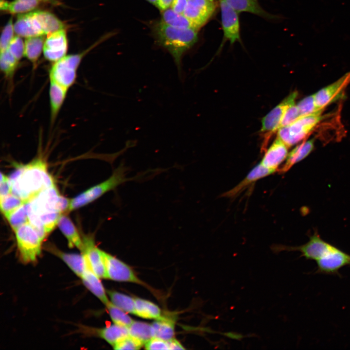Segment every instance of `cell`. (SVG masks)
<instances>
[{
    "label": "cell",
    "instance_id": "obj_11",
    "mask_svg": "<svg viewBox=\"0 0 350 350\" xmlns=\"http://www.w3.org/2000/svg\"><path fill=\"white\" fill-rule=\"evenodd\" d=\"M216 8L214 0H188L183 13L192 28L198 30L209 20Z\"/></svg>",
    "mask_w": 350,
    "mask_h": 350
},
{
    "label": "cell",
    "instance_id": "obj_36",
    "mask_svg": "<svg viewBox=\"0 0 350 350\" xmlns=\"http://www.w3.org/2000/svg\"><path fill=\"white\" fill-rule=\"evenodd\" d=\"M6 218L14 231L20 226L29 222L26 203H24L12 211Z\"/></svg>",
    "mask_w": 350,
    "mask_h": 350
},
{
    "label": "cell",
    "instance_id": "obj_4",
    "mask_svg": "<svg viewBox=\"0 0 350 350\" xmlns=\"http://www.w3.org/2000/svg\"><path fill=\"white\" fill-rule=\"evenodd\" d=\"M29 222L54 212L68 210L70 200L61 196L55 185L46 188L26 202Z\"/></svg>",
    "mask_w": 350,
    "mask_h": 350
},
{
    "label": "cell",
    "instance_id": "obj_16",
    "mask_svg": "<svg viewBox=\"0 0 350 350\" xmlns=\"http://www.w3.org/2000/svg\"><path fill=\"white\" fill-rule=\"evenodd\" d=\"M82 240L81 252L90 268L100 278L107 279L103 251L95 245L93 237L85 236Z\"/></svg>",
    "mask_w": 350,
    "mask_h": 350
},
{
    "label": "cell",
    "instance_id": "obj_10",
    "mask_svg": "<svg viewBox=\"0 0 350 350\" xmlns=\"http://www.w3.org/2000/svg\"><path fill=\"white\" fill-rule=\"evenodd\" d=\"M337 248L323 240L317 233L315 232L310 237L309 241L304 245L297 246L276 245L273 249L277 252L298 251L301 253V256L306 259L316 262L327 256Z\"/></svg>",
    "mask_w": 350,
    "mask_h": 350
},
{
    "label": "cell",
    "instance_id": "obj_51",
    "mask_svg": "<svg viewBox=\"0 0 350 350\" xmlns=\"http://www.w3.org/2000/svg\"></svg>",
    "mask_w": 350,
    "mask_h": 350
},
{
    "label": "cell",
    "instance_id": "obj_13",
    "mask_svg": "<svg viewBox=\"0 0 350 350\" xmlns=\"http://www.w3.org/2000/svg\"><path fill=\"white\" fill-rule=\"evenodd\" d=\"M222 28L224 39L231 44L241 42L238 12L225 0H220Z\"/></svg>",
    "mask_w": 350,
    "mask_h": 350
},
{
    "label": "cell",
    "instance_id": "obj_40",
    "mask_svg": "<svg viewBox=\"0 0 350 350\" xmlns=\"http://www.w3.org/2000/svg\"><path fill=\"white\" fill-rule=\"evenodd\" d=\"M143 344L140 341L128 335L118 342L114 346L115 350H139Z\"/></svg>",
    "mask_w": 350,
    "mask_h": 350
},
{
    "label": "cell",
    "instance_id": "obj_39",
    "mask_svg": "<svg viewBox=\"0 0 350 350\" xmlns=\"http://www.w3.org/2000/svg\"><path fill=\"white\" fill-rule=\"evenodd\" d=\"M15 31L12 18H11L3 28L0 39V52L6 50L13 38Z\"/></svg>",
    "mask_w": 350,
    "mask_h": 350
},
{
    "label": "cell",
    "instance_id": "obj_22",
    "mask_svg": "<svg viewBox=\"0 0 350 350\" xmlns=\"http://www.w3.org/2000/svg\"><path fill=\"white\" fill-rule=\"evenodd\" d=\"M69 89L50 81L49 96L51 124L54 122L66 98Z\"/></svg>",
    "mask_w": 350,
    "mask_h": 350
},
{
    "label": "cell",
    "instance_id": "obj_44",
    "mask_svg": "<svg viewBox=\"0 0 350 350\" xmlns=\"http://www.w3.org/2000/svg\"><path fill=\"white\" fill-rule=\"evenodd\" d=\"M12 193V187L9 178L6 175L0 174V197Z\"/></svg>",
    "mask_w": 350,
    "mask_h": 350
},
{
    "label": "cell",
    "instance_id": "obj_17",
    "mask_svg": "<svg viewBox=\"0 0 350 350\" xmlns=\"http://www.w3.org/2000/svg\"><path fill=\"white\" fill-rule=\"evenodd\" d=\"M316 273L338 274L342 267L350 265V255L337 248L327 256L316 261Z\"/></svg>",
    "mask_w": 350,
    "mask_h": 350
},
{
    "label": "cell",
    "instance_id": "obj_14",
    "mask_svg": "<svg viewBox=\"0 0 350 350\" xmlns=\"http://www.w3.org/2000/svg\"><path fill=\"white\" fill-rule=\"evenodd\" d=\"M350 83V71L314 94L317 108L320 110L323 109L330 104L342 98L345 88Z\"/></svg>",
    "mask_w": 350,
    "mask_h": 350
},
{
    "label": "cell",
    "instance_id": "obj_43",
    "mask_svg": "<svg viewBox=\"0 0 350 350\" xmlns=\"http://www.w3.org/2000/svg\"><path fill=\"white\" fill-rule=\"evenodd\" d=\"M146 350H169L168 341L153 337L144 344Z\"/></svg>",
    "mask_w": 350,
    "mask_h": 350
},
{
    "label": "cell",
    "instance_id": "obj_35",
    "mask_svg": "<svg viewBox=\"0 0 350 350\" xmlns=\"http://www.w3.org/2000/svg\"><path fill=\"white\" fill-rule=\"evenodd\" d=\"M105 306L114 324L128 327L134 321L127 313L116 307L110 301Z\"/></svg>",
    "mask_w": 350,
    "mask_h": 350
},
{
    "label": "cell",
    "instance_id": "obj_49",
    "mask_svg": "<svg viewBox=\"0 0 350 350\" xmlns=\"http://www.w3.org/2000/svg\"><path fill=\"white\" fill-rule=\"evenodd\" d=\"M146 0L148 1V2H149L150 3H152V4L155 5V6L156 5L157 0Z\"/></svg>",
    "mask_w": 350,
    "mask_h": 350
},
{
    "label": "cell",
    "instance_id": "obj_12",
    "mask_svg": "<svg viewBox=\"0 0 350 350\" xmlns=\"http://www.w3.org/2000/svg\"><path fill=\"white\" fill-rule=\"evenodd\" d=\"M107 279L120 282L144 285L133 269L126 263L103 251Z\"/></svg>",
    "mask_w": 350,
    "mask_h": 350
},
{
    "label": "cell",
    "instance_id": "obj_25",
    "mask_svg": "<svg viewBox=\"0 0 350 350\" xmlns=\"http://www.w3.org/2000/svg\"><path fill=\"white\" fill-rule=\"evenodd\" d=\"M237 12H248L261 17L273 19L276 18L264 10L257 0H225Z\"/></svg>",
    "mask_w": 350,
    "mask_h": 350
},
{
    "label": "cell",
    "instance_id": "obj_20",
    "mask_svg": "<svg viewBox=\"0 0 350 350\" xmlns=\"http://www.w3.org/2000/svg\"><path fill=\"white\" fill-rule=\"evenodd\" d=\"M47 249L62 259L70 269L80 278L89 266L85 256L82 253L79 254L65 253L51 245L48 246Z\"/></svg>",
    "mask_w": 350,
    "mask_h": 350
},
{
    "label": "cell",
    "instance_id": "obj_47",
    "mask_svg": "<svg viewBox=\"0 0 350 350\" xmlns=\"http://www.w3.org/2000/svg\"><path fill=\"white\" fill-rule=\"evenodd\" d=\"M168 341L169 350H185V348L179 341L175 338Z\"/></svg>",
    "mask_w": 350,
    "mask_h": 350
},
{
    "label": "cell",
    "instance_id": "obj_34",
    "mask_svg": "<svg viewBox=\"0 0 350 350\" xmlns=\"http://www.w3.org/2000/svg\"><path fill=\"white\" fill-rule=\"evenodd\" d=\"M19 61L7 49L0 52V70L7 80L12 81L18 66Z\"/></svg>",
    "mask_w": 350,
    "mask_h": 350
},
{
    "label": "cell",
    "instance_id": "obj_6",
    "mask_svg": "<svg viewBox=\"0 0 350 350\" xmlns=\"http://www.w3.org/2000/svg\"><path fill=\"white\" fill-rule=\"evenodd\" d=\"M323 109L315 113L302 116L291 124L280 127L278 130L277 138L288 147L304 140L324 117Z\"/></svg>",
    "mask_w": 350,
    "mask_h": 350
},
{
    "label": "cell",
    "instance_id": "obj_18",
    "mask_svg": "<svg viewBox=\"0 0 350 350\" xmlns=\"http://www.w3.org/2000/svg\"><path fill=\"white\" fill-rule=\"evenodd\" d=\"M275 172L274 171L265 167L260 162L254 167L239 183L230 190L223 193L221 197L229 198L235 197L253 183Z\"/></svg>",
    "mask_w": 350,
    "mask_h": 350
},
{
    "label": "cell",
    "instance_id": "obj_8",
    "mask_svg": "<svg viewBox=\"0 0 350 350\" xmlns=\"http://www.w3.org/2000/svg\"><path fill=\"white\" fill-rule=\"evenodd\" d=\"M87 52L66 55L54 62L50 70V81L69 89L76 80L78 68Z\"/></svg>",
    "mask_w": 350,
    "mask_h": 350
},
{
    "label": "cell",
    "instance_id": "obj_1",
    "mask_svg": "<svg viewBox=\"0 0 350 350\" xmlns=\"http://www.w3.org/2000/svg\"><path fill=\"white\" fill-rule=\"evenodd\" d=\"M12 193L27 202L42 190L55 185L45 161L36 158L19 165L9 177Z\"/></svg>",
    "mask_w": 350,
    "mask_h": 350
},
{
    "label": "cell",
    "instance_id": "obj_3",
    "mask_svg": "<svg viewBox=\"0 0 350 350\" xmlns=\"http://www.w3.org/2000/svg\"><path fill=\"white\" fill-rule=\"evenodd\" d=\"M15 33L21 37L48 35L65 29L64 24L54 15L36 11L18 15L14 24Z\"/></svg>",
    "mask_w": 350,
    "mask_h": 350
},
{
    "label": "cell",
    "instance_id": "obj_7",
    "mask_svg": "<svg viewBox=\"0 0 350 350\" xmlns=\"http://www.w3.org/2000/svg\"><path fill=\"white\" fill-rule=\"evenodd\" d=\"M15 232L21 260L24 263L35 262L40 254L44 239L29 222L19 227Z\"/></svg>",
    "mask_w": 350,
    "mask_h": 350
},
{
    "label": "cell",
    "instance_id": "obj_21",
    "mask_svg": "<svg viewBox=\"0 0 350 350\" xmlns=\"http://www.w3.org/2000/svg\"><path fill=\"white\" fill-rule=\"evenodd\" d=\"M314 147V139L303 141L288 154L285 163L278 171L280 174L286 172L294 165L307 157L313 150Z\"/></svg>",
    "mask_w": 350,
    "mask_h": 350
},
{
    "label": "cell",
    "instance_id": "obj_50",
    "mask_svg": "<svg viewBox=\"0 0 350 350\" xmlns=\"http://www.w3.org/2000/svg\"></svg>",
    "mask_w": 350,
    "mask_h": 350
},
{
    "label": "cell",
    "instance_id": "obj_26",
    "mask_svg": "<svg viewBox=\"0 0 350 350\" xmlns=\"http://www.w3.org/2000/svg\"><path fill=\"white\" fill-rule=\"evenodd\" d=\"M45 35L27 37L24 42V56L30 61L35 69L43 50Z\"/></svg>",
    "mask_w": 350,
    "mask_h": 350
},
{
    "label": "cell",
    "instance_id": "obj_42",
    "mask_svg": "<svg viewBox=\"0 0 350 350\" xmlns=\"http://www.w3.org/2000/svg\"><path fill=\"white\" fill-rule=\"evenodd\" d=\"M300 117L301 115L297 105H295V104L292 105L286 111L282 118L280 128L291 124Z\"/></svg>",
    "mask_w": 350,
    "mask_h": 350
},
{
    "label": "cell",
    "instance_id": "obj_45",
    "mask_svg": "<svg viewBox=\"0 0 350 350\" xmlns=\"http://www.w3.org/2000/svg\"><path fill=\"white\" fill-rule=\"evenodd\" d=\"M188 0H174L171 8L175 12L183 14L187 4Z\"/></svg>",
    "mask_w": 350,
    "mask_h": 350
},
{
    "label": "cell",
    "instance_id": "obj_48",
    "mask_svg": "<svg viewBox=\"0 0 350 350\" xmlns=\"http://www.w3.org/2000/svg\"><path fill=\"white\" fill-rule=\"evenodd\" d=\"M219 333L228 338L236 340H241L245 337L243 334L233 332H220Z\"/></svg>",
    "mask_w": 350,
    "mask_h": 350
},
{
    "label": "cell",
    "instance_id": "obj_29",
    "mask_svg": "<svg viewBox=\"0 0 350 350\" xmlns=\"http://www.w3.org/2000/svg\"><path fill=\"white\" fill-rule=\"evenodd\" d=\"M97 333L99 336L112 346L122 339L129 335L128 327L114 323L98 330Z\"/></svg>",
    "mask_w": 350,
    "mask_h": 350
},
{
    "label": "cell",
    "instance_id": "obj_24",
    "mask_svg": "<svg viewBox=\"0 0 350 350\" xmlns=\"http://www.w3.org/2000/svg\"><path fill=\"white\" fill-rule=\"evenodd\" d=\"M57 226L66 237L69 247H76L81 251L83 245V240L71 220L67 216L61 215Z\"/></svg>",
    "mask_w": 350,
    "mask_h": 350
},
{
    "label": "cell",
    "instance_id": "obj_27",
    "mask_svg": "<svg viewBox=\"0 0 350 350\" xmlns=\"http://www.w3.org/2000/svg\"><path fill=\"white\" fill-rule=\"evenodd\" d=\"M154 337L169 340L175 334V319L168 316L161 315L152 324Z\"/></svg>",
    "mask_w": 350,
    "mask_h": 350
},
{
    "label": "cell",
    "instance_id": "obj_19",
    "mask_svg": "<svg viewBox=\"0 0 350 350\" xmlns=\"http://www.w3.org/2000/svg\"><path fill=\"white\" fill-rule=\"evenodd\" d=\"M288 147L277 138L272 144L267 149L261 162L265 167L275 172L278 171L280 164L286 159Z\"/></svg>",
    "mask_w": 350,
    "mask_h": 350
},
{
    "label": "cell",
    "instance_id": "obj_32",
    "mask_svg": "<svg viewBox=\"0 0 350 350\" xmlns=\"http://www.w3.org/2000/svg\"><path fill=\"white\" fill-rule=\"evenodd\" d=\"M110 302L127 313L135 315V299L125 294L115 291H108Z\"/></svg>",
    "mask_w": 350,
    "mask_h": 350
},
{
    "label": "cell",
    "instance_id": "obj_28",
    "mask_svg": "<svg viewBox=\"0 0 350 350\" xmlns=\"http://www.w3.org/2000/svg\"><path fill=\"white\" fill-rule=\"evenodd\" d=\"M42 0H14L9 2L0 0L1 10L12 14H24L34 10Z\"/></svg>",
    "mask_w": 350,
    "mask_h": 350
},
{
    "label": "cell",
    "instance_id": "obj_38",
    "mask_svg": "<svg viewBox=\"0 0 350 350\" xmlns=\"http://www.w3.org/2000/svg\"><path fill=\"white\" fill-rule=\"evenodd\" d=\"M297 105L301 116L311 114L320 110L315 105L314 94L302 99L297 104Z\"/></svg>",
    "mask_w": 350,
    "mask_h": 350
},
{
    "label": "cell",
    "instance_id": "obj_15",
    "mask_svg": "<svg viewBox=\"0 0 350 350\" xmlns=\"http://www.w3.org/2000/svg\"><path fill=\"white\" fill-rule=\"evenodd\" d=\"M68 41L65 29L57 31L47 35L43 46L45 58L55 62L66 55Z\"/></svg>",
    "mask_w": 350,
    "mask_h": 350
},
{
    "label": "cell",
    "instance_id": "obj_5",
    "mask_svg": "<svg viewBox=\"0 0 350 350\" xmlns=\"http://www.w3.org/2000/svg\"><path fill=\"white\" fill-rule=\"evenodd\" d=\"M128 168L121 163L112 175L104 181L95 185L70 200L68 211L76 210L98 199L108 192L114 190L123 183L136 179L137 176L128 178L126 174Z\"/></svg>",
    "mask_w": 350,
    "mask_h": 350
},
{
    "label": "cell",
    "instance_id": "obj_41",
    "mask_svg": "<svg viewBox=\"0 0 350 350\" xmlns=\"http://www.w3.org/2000/svg\"><path fill=\"white\" fill-rule=\"evenodd\" d=\"M21 37L18 35H15L7 49L18 61L24 56V42Z\"/></svg>",
    "mask_w": 350,
    "mask_h": 350
},
{
    "label": "cell",
    "instance_id": "obj_9",
    "mask_svg": "<svg viewBox=\"0 0 350 350\" xmlns=\"http://www.w3.org/2000/svg\"><path fill=\"white\" fill-rule=\"evenodd\" d=\"M298 93L294 91L265 115L262 120L261 133L263 138L261 151L265 152L272 137L280 128L287 109L295 104Z\"/></svg>",
    "mask_w": 350,
    "mask_h": 350
},
{
    "label": "cell",
    "instance_id": "obj_30",
    "mask_svg": "<svg viewBox=\"0 0 350 350\" xmlns=\"http://www.w3.org/2000/svg\"><path fill=\"white\" fill-rule=\"evenodd\" d=\"M134 299L135 315L145 319H157L161 316V311L156 304L141 298Z\"/></svg>",
    "mask_w": 350,
    "mask_h": 350
},
{
    "label": "cell",
    "instance_id": "obj_37",
    "mask_svg": "<svg viewBox=\"0 0 350 350\" xmlns=\"http://www.w3.org/2000/svg\"><path fill=\"white\" fill-rule=\"evenodd\" d=\"M24 203L22 199L12 193L0 197V210L6 218Z\"/></svg>",
    "mask_w": 350,
    "mask_h": 350
},
{
    "label": "cell",
    "instance_id": "obj_23",
    "mask_svg": "<svg viewBox=\"0 0 350 350\" xmlns=\"http://www.w3.org/2000/svg\"><path fill=\"white\" fill-rule=\"evenodd\" d=\"M85 286L105 305L110 301L100 279L91 269L89 266L81 277Z\"/></svg>",
    "mask_w": 350,
    "mask_h": 350
},
{
    "label": "cell",
    "instance_id": "obj_33",
    "mask_svg": "<svg viewBox=\"0 0 350 350\" xmlns=\"http://www.w3.org/2000/svg\"><path fill=\"white\" fill-rule=\"evenodd\" d=\"M161 21L174 27L181 29L192 28L189 20L183 14H178L169 8L162 12Z\"/></svg>",
    "mask_w": 350,
    "mask_h": 350
},
{
    "label": "cell",
    "instance_id": "obj_46",
    "mask_svg": "<svg viewBox=\"0 0 350 350\" xmlns=\"http://www.w3.org/2000/svg\"><path fill=\"white\" fill-rule=\"evenodd\" d=\"M174 0H157L156 7L162 12L171 7Z\"/></svg>",
    "mask_w": 350,
    "mask_h": 350
},
{
    "label": "cell",
    "instance_id": "obj_31",
    "mask_svg": "<svg viewBox=\"0 0 350 350\" xmlns=\"http://www.w3.org/2000/svg\"><path fill=\"white\" fill-rule=\"evenodd\" d=\"M128 328L129 335L143 345L154 337L152 324L134 320Z\"/></svg>",
    "mask_w": 350,
    "mask_h": 350
},
{
    "label": "cell",
    "instance_id": "obj_2",
    "mask_svg": "<svg viewBox=\"0 0 350 350\" xmlns=\"http://www.w3.org/2000/svg\"><path fill=\"white\" fill-rule=\"evenodd\" d=\"M197 31L193 28L174 27L161 21L154 28V32L158 43L173 56L180 78H183L181 65L183 56L197 42Z\"/></svg>",
    "mask_w": 350,
    "mask_h": 350
}]
</instances>
